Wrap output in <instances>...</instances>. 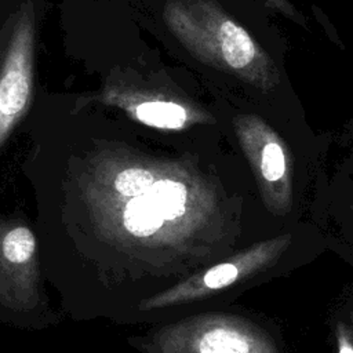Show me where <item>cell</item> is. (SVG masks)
I'll list each match as a JSON object with an SVG mask.
<instances>
[{
	"mask_svg": "<svg viewBox=\"0 0 353 353\" xmlns=\"http://www.w3.org/2000/svg\"><path fill=\"white\" fill-rule=\"evenodd\" d=\"M163 19L197 61L262 91L280 84L273 59L215 0H167Z\"/></svg>",
	"mask_w": 353,
	"mask_h": 353,
	"instance_id": "obj_1",
	"label": "cell"
},
{
	"mask_svg": "<svg viewBox=\"0 0 353 353\" xmlns=\"http://www.w3.org/2000/svg\"><path fill=\"white\" fill-rule=\"evenodd\" d=\"M203 176L183 161L161 163L152 185L125 199L121 214L124 229L135 237L157 233L165 222L182 219L189 205L204 196Z\"/></svg>",
	"mask_w": 353,
	"mask_h": 353,
	"instance_id": "obj_2",
	"label": "cell"
},
{
	"mask_svg": "<svg viewBox=\"0 0 353 353\" xmlns=\"http://www.w3.org/2000/svg\"><path fill=\"white\" fill-rule=\"evenodd\" d=\"M233 128L262 192L284 203L291 193L292 159L283 138L256 114L236 116Z\"/></svg>",
	"mask_w": 353,
	"mask_h": 353,
	"instance_id": "obj_3",
	"label": "cell"
},
{
	"mask_svg": "<svg viewBox=\"0 0 353 353\" xmlns=\"http://www.w3.org/2000/svg\"><path fill=\"white\" fill-rule=\"evenodd\" d=\"M39 299L37 247L33 232L17 225L0 232V303L30 309Z\"/></svg>",
	"mask_w": 353,
	"mask_h": 353,
	"instance_id": "obj_4",
	"label": "cell"
},
{
	"mask_svg": "<svg viewBox=\"0 0 353 353\" xmlns=\"http://www.w3.org/2000/svg\"><path fill=\"white\" fill-rule=\"evenodd\" d=\"M33 25L23 15L15 29L0 76V146L22 116L32 91Z\"/></svg>",
	"mask_w": 353,
	"mask_h": 353,
	"instance_id": "obj_5",
	"label": "cell"
},
{
	"mask_svg": "<svg viewBox=\"0 0 353 353\" xmlns=\"http://www.w3.org/2000/svg\"><path fill=\"white\" fill-rule=\"evenodd\" d=\"M132 116L145 125L171 131L185 130L210 119V114L192 105L165 98H152L135 103Z\"/></svg>",
	"mask_w": 353,
	"mask_h": 353,
	"instance_id": "obj_6",
	"label": "cell"
},
{
	"mask_svg": "<svg viewBox=\"0 0 353 353\" xmlns=\"http://www.w3.org/2000/svg\"><path fill=\"white\" fill-rule=\"evenodd\" d=\"M247 341L234 331L211 330L200 341V353H248Z\"/></svg>",
	"mask_w": 353,
	"mask_h": 353,
	"instance_id": "obj_7",
	"label": "cell"
},
{
	"mask_svg": "<svg viewBox=\"0 0 353 353\" xmlns=\"http://www.w3.org/2000/svg\"><path fill=\"white\" fill-rule=\"evenodd\" d=\"M237 268L232 263H221L210 269L204 276V283L210 288H222L237 279Z\"/></svg>",
	"mask_w": 353,
	"mask_h": 353,
	"instance_id": "obj_8",
	"label": "cell"
},
{
	"mask_svg": "<svg viewBox=\"0 0 353 353\" xmlns=\"http://www.w3.org/2000/svg\"><path fill=\"white\" fill-rule=\"evenodd\" d=\"M263 1L268 7L276 10L277 12H280L284 17H287L288 19L296 22L298 25H302V26L306 25V21H305L303 15L288 0H263Z\"/></svg>",
	"mask_w": 353,
	"mask_h": 353,
	"instance_id": "obj_9",
	"label": "cell"
},
{
	"mask_svg": "<svg viewBox=\"0 0 353 353\" xmlns=\"http://www.w3.org/2000/svg\"><path fill=\"white\" fill-rule=\"evenodd\" d=\"M339 353H353V349L349 345H342Z\"/></svg>",
	"mask_w": 353,
	"mask_h": 353,
	"instance_id": "obj_10",
	"label": "cell"
}]
</instances>
